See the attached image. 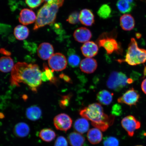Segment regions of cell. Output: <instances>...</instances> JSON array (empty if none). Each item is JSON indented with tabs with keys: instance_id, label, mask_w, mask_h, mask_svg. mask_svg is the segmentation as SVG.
Masks as SVG:
<instances>
[{
	"instance_id": "3",
	"label": "cell",
	"mask_w": 146,
	"mask_h": 146,
	"mask_svg": "<svg viewBox=\"0 0 146 146\" xmlns=\"http://www.w3.org/2000/svg\"><path fill=\"white\" fill-rule=\"evenodd\" d=\"M60 7L56 3L50 1L46 3L38 11L33 30L36 31L45 25L53 23Z\"/></svg>"
},
{
	"instance_id": "20",
	"label": "cell",
	"mask_w": 146,
	"mask_h": 146,
	"mask_svg": "<svg viewBox=\"0 0 146 146\" xmlns=\"http://www.w3.org/2000/svg\"><path fill=\"white\" fill-rule=\"evenodd\" d=\"M30 132V127L27 124L24 122L16 124L14 128V134L18 137H25L28 135Z\"/></svg>"
},
{
	"instance_id": "9",
	"label": "cell",
	"mask_w": 146,
	"mask_h": 146,
	"mask_svg": "<svg viewBox=\"0 0 146 146\" xmlns=\"http://www.w3.org/2000/svg\"><path fill=\"white\" fill-rule=\"evenodd\" d=\"M72 120L68 115L65 113L58 114L54 119V125L58 130L66 132L71 128Z\"/></svg>"
},
{
	"instance_id": "1",
	"label": "cell",
	"mask_w": 146,
	"mask_h": 146,
	"mask_svg": "<svg viewBox=\"0 0 146 146\" xmlns=\"http://www.w3.org/2000/svg\"><path fill=\"white\" fill-rule=\"evenodd\" d=\"M42 72L36 64L19 62L14 65L11 74V84L19 86L26 84L32 91L37 92L42 83Z\"/></svg>"
},
{
	"instance_id": "17",
	"label": "cell",
	"mask_w": 146,
	"mask_h": 146,
	"mask_svg": "<svg viewBox=\"0 0 146 146\" xmlns=\"http://www.w3.org/2000/svg\"><path fill=\"white\" fill-rule=\"evenodd\" d=\"M120 23L122 29L126 31L132 30L135 26L134 18L129 14H125L122 15L120 18Z\"/></svg>"
},
{
	"instance_id": "29",
	"label": "cell",
	"mask_w": 146,
	"mask_h": 146,
	"mask_svg": "<svg viewBox=\"0 0 146 146\" xmlns=\"http://www.w3.org/2000/svg\"><path fill=\"white\" fill-rule=\"evenodd\" d=\"M43 67L44 71L43 72H42L41 74L42 81H54L55 79H54V71L49 69L45 64H44Z\"/></svg>"
},
{
	"instance_id": "30",
	"label": "cell",
	"mask_w": 146,
	"mask_h": 146,
	"mask_svg": "<svg viewBox=\"0 0 146 146\" xmlns=\"http://www.w3.org/2000/svg\"><path fill=\"white\" fill-rule=\"evenodd\" d=\"M111 9L110 7L107 4H104L98 10V14L102 19H107L111 15Z\"/></svg>"
},
{
	"instance_id": "5",
	"label": "cell",
	"mask_w": 146,
	"mask_h": 146,
	"mask_svg": "<svg viewBox=\"0 0 146 146\" xmlns=\"http://www.w3.org/2000/svg\"><path fill=\"white\" fill-rule=\"evenodd\" d=\"M133 80L127 78L122 72H113L110 75L107 82V86L110 89L119 91L127 85L133 83Z\"/></svg>"
},
{
	"instance_id": "27",
	"label": "cell",
	"mask_w": 146,
	"mask_h": 146,
	"mask_svg": "<svg viewBox=\"0 0 146 146\" xmlns=\"http://www.w3.org/2000/svg\"><path fill=\"white\" fill-rule=\"evenodd\" d=\"M39 136L41 139L46 142H49L53 140L56 136L55 132L52 129H44L40 131Z\"/></svg>"
},
{
	"instance_id": "33",
	"label": "cell",
	"mask_w": 146,
	"mask_h": 146,
	"mask_svg": "<svg viewBox=\"0 0 146 146\" xmlns=\"http://www.w3.org/2000/svg\"><path fill=\"white\" fill-rule=\"evenodd\" d=\"M44 0H25V3L31 8H36L43 3Z\"/></svg>"
},
{
	"instance_id": "28",
	"label": "cell",
	"mask_w": 146,
	"mask_h": 146,
	"mask_svg": "<svg viewBox=\"0 0 146 146\" xmlns=\"http://www.w3.org/2000/svg\"><path fill=\"white\" fill-rule=\"evenodd\" d=\"M68 62L69 65L73 68L78 67L80 63V58L76 53L74 49H69L68 53Z\"/></svg>"
},
{
	"instance_id": "23",
	"label": "cell",
	"mask_w": 146,
	"mask_h": 146,
	"mask_svg": "<svg viewBox=\"0 0 146 146\" xmlns=\"http://www.w3.org/2000/svg\"><path fill=\"white\" fill-rule=\"evenodd\" d=\"M42 112L41 109L37 106H34L27 108L26 110L27 117L29 120L35 121L40 118Z\"/></svg>"
},
{
	"instance_id": "7",
	"label": "cell",
	"mask_w": 146,
	"mask_h": 146,
	"mask_svg": "<svg viewBox=\"0 0 146 146\" xmlns=\"http://www.w3.org/2000/svg\"><path fill=\"white\" fill-rule=\"evenodd\" d=\"M48 63L52 70L60 72L66 68L67 61L64 55L60 53H56L48 60Z\"/></svg>"
},
{
	"instance_id": "13",
	"label": "cell",
	"mask_w": 146,
	"mask_h": 146,
	"mask_svg": "<svg viewBox=\"0 0 146 146\" xmlns=\"http://www.w3.org/2000/svg\"><path fill=\"white\" fill-rule=\"evenodd\" d=\"M97 67L96 60L92 58H86L82 60L80 64V68L82 72L88 74L94 72Z\"/></svg>"
},
{
	"instance_id": "34",
	"label": "cell",
	"mask_w": 146,
	"mask_h": 146,
	"mask_svg": "<svg viewBox=\"0 0 146 146\" xmlns=\"http://www.w3.org/2000/svg\"><path fill=\"white\" fill-rule=\"evenodd\" d=\"M71 98V95L62 97V99L60 101V106L62 109L66 108L68 106Z\"/></svg>"
},
{
	"instance_id": "22",
	"label": "cell",
	"mask_w": 146,
	"mask_h": 146,
	"mask_svg": "<svg viewBox=\"0 0 146 146\" xmlns=\"http://www.w3.org/2000/svg\"><path fill=\"white\" fill-rule=\"evenodd\" d=\"M69 143L72 146H84L85 139L81 134L76 132L70 133L68 137Z\"/></svg>"
},
{
	"instance_id": "38",
	"label": "cell",
	"mask_w": 146,
	"mask_h": 146,
	"mask_svg": "<svg viewBox=\"0 0 146 146\" xmlns=\"http://www.w3.org/2000/svg\"><path fill=\"white\" fill-rule=\"evenodd\" d=\"M141 88L144 94H146V78L142 82Z\"/></svg>"
},
{
	"instance_id": "32",
	"label": "cell",
	"mask_w": 146,
	"mask_h": 146,
	"mask_svg": "<svg viewBox=\"0 0 146 146\" xmlns=\"http://www.w3.org/2000/svg\"><path fill=\"white\" fill-rule=\"evenodd\" d=\"M79 14L78 12H74L69 16L67 21L72 25H76L79 22Z\"/></svg>"
},
{
	"instance_id": "8",
	"label": "cell",
	"mask_w": 146,
	"mask_h": 146,
	"mask_svg": "<svg viewBox=\"0 0 146 146\" xmlns=\"http://www.w3.org/2000/svg\"><path fill=\"white\" fill-rule=\"evenodd\" d=\"M122 126L127 131L129 136H134L135 131L141 127V123L137 119L132 115L125 117L121 122Z\"/></svg>"
},
{
	"instance_id": "15",
	"label": "cell",
	"mask_w": 146,
	"mask_h": 146,
	"mask_svg": "<svg viewBox=\"0 0 146 146\" xmlns=\"http://www.w3.org/2000/svg\"><path fill=\"white\" fill-rule=\"evenodd\" d=\"M92 36L90 31L86 27H80L76 29L74 33V39L80 43H86L88 42Z\"/></svg>"
},
{
	"instance_id": "19",
	"label": "cell",
	"mask_w": 146,
	"mask_h": 146,
	"mask_svg": "<svg viewBox=\"0 0 146 146\" xmlns=\"http://www.w3.org/2000/svg\"><path fill=\"white\" fill-rule=\"evenodd\" d=\"M87 137L91 144L96 145L102 141L103 135L101 130L94 128L89 129L87 133Z\"/></svg>"
},
{
	"instance_id": "40",
	"label": "cell",
	"mask_w": 146,
	"mask_h": 146,
	"mask_svg": "<svg viewBox=\"0 0 146 146\" xmlns=\"http://www.w3.org/2000/svg\"><path fill=\"white\" fill-rule=\"evenodd\" d=\"M4 117V115L2 113H0V118H3Z\"/></svg>"
},
{
	"instance_id": "39",
	"label": "cell",
	"mask_w": 146,
	"mask_h": 146,
	"mask_svg": "<svg viewBox=\"0 0 146 146\" xmlns=\"http://www.w3.org/2000/svg\"><path fill=\"white\" fill-rule=\"evenodd\" d=\"M0 52L1 54L7 56H10L11 55V53L10 52H8V51H7L4 48L1 49L0 50Z\"/></svg>"
},
{
	"instance_id": "4",
	"label": "cell",
	"mask_w": 146,
	"mask_h": 146,
	"mask_svg": "<svg viewBox=\"0 0 146 146\" xmlns=\"http://www.w3.org/2000/svg\"><path fill=\"white\" fill-rule=\"evenodd\" d=\"M123 62L129 65L136 66L146 62V50L140 48L135 39L131 40Z\"/></svg>"
},
{
	"instance_id": "42",
	"label": "cell",
	"mask_w": 146,
	"mask_h": 146,
	"mask_svg": "<svg viewBox=\"0 0 146 146\" xmlns=\"http://www.w3.org/2000/svg\"><path fill=\"white\" fill-rule=\"evenodd\" d=\"M142 146V145H137V146Z\"/></svg>"
},
{
	"instance_id": "24",
	"label": "cell",
	"mask_w": 146,
	"mask_h": 146,
	"mask_svg": "<svg viewBox=\"0 0 146 146\" xmlns=\"http://www.w3.org/2000/svg\"><path fill=\"white\" fill-rule=\"evenodd\" d=\"M113 95L108 91L102 90L97 95V99L102 104L108 105L112 103Z\"/></svg>"
},
{
	"instance_id": "10",
	"label": "cell",
	"mask_w": 146,
	"mask_h": 146,
	"mask_svg": "<svg viewBox=\"0 0 146 146\" xmlns=\"http://www.w3.org/2000/svg\"><path fill=\"white\" fill-rule=\"evenodd\" d=\"M140 98V94L138 91L132 88L127 91L123 96L119 98L117 101L119 103L125 104L132 106L137 104Z\"/></svg>"
},
{
	"instance_id": "12",
	"label": "cell",
	"mask_w": 146,
	"mask_h": 146,
	"mask_svg": "<svg viewBox=\"0 0 146 146\" xmlns=\"http://www.w3.org/2000/svg\"><path fill=\"white\" fill-rule=\"evenodd\" d=\"M36 16L32 10L24 9L20 13L19 21L23 25H28L33 23L36 21Z\"/></svg>"
},
{
	"instance_id": "6",
	"label": "cell",
	"mask_w": 146,
	"mask_h": 146,
	"mask_svg": "<svg viewBox=\"0 0 146 146\" xmlns=\"http://www.w3.org/2000/svg\"><path fill=\"white\" fill-rule=\"evenodd\" d=\"M98 43L99 46L103 47L108 54H112L114 52L119 54L121 52L119 44L114 38L104 36L100 38Z\"/></svg>"
},
{
	"instance_id": "35",
	"label": "cell",
	"mask_w": 146,
	"mask_h": 146,
	"mask_svg": "<svg viewBox=\"0 0 146 146\" xmlns=\"http://www.w3.org/2000/svg\"><path fill=\"white\" fill-rule=\"evenodd\" d=\"M54 146H68V142L64 137L60 136L55 142Z\"/></svg>"
},
{
	"instance_id": "41",
	"label": "cell",
	"mask_w": 146,
	"mask_h": 146,
	"mask_svg": "<svg viewBox=\"0 0 146 146\" xmlns=\"http://www.w3.org/2000/svg\"><path fill=\"white\" fill-rule=\"evenodd\" d=\"M51 1V0H44L46 3H47V2Z\"/></svg>"
},
{
	"instance_id": "14",
	"label": "cell",
	"mask_w": 146,
	"mask_h": 146,
	"mask_svg": "<svg viewBox=\"0 0 146 146\" xmlns=\"http://www.w3.org/2000/svg\"><path fill=\"white\" fill-rule=\"evenodd\" d=\"M82 53L87 58H91L98 54V47L97 44L93 41L85 43L81 47Z\"/></svg>"
},
{
	"instance_id": "2",
	"label": "cell",
	"mask_w": 146,
	"mask_h": 146,
	"mask_svg": "<svg viewBox=\"0 0 146 146\" xmlns=\"http://www.w3.org/2000/svg\"><path fill=\"white\" fill-rule=\"evenodd\" d=\"M80 114L82 117L91 121L93 126L103 132L107 130L114 123L115 117L104 113L103 109L99 104H91L81 110Z\"/></svg>"
},
{
	"instance_id": "36",
	"label": "cell",
	"mask_w": 146,
	"mask_h": 146,
	"mask_svg": "<svg viewBox=\"0 0 146 146\" xmlns=\"http://www.w3.org/2000/svg\"><path fill=\"white\" fill-rule=\"evenodd\" d=\"M112 112L113 114L115 115H119L121 113V107L118 104L115 105L113 107Z\"/></svg>"
},
{
	"instance_id": "37",
	"label": "cell",
	"mask_w": 146,
	"mask_h": 146,
	"mask_svg": "<svg viewBox=\"0 0 146 146\" xmlns=\"http://www.w3.org/2000/svg\"><path fill=\"white\" fill-rule=\"evenodd\" d=\"M60 77L63 79L64 81L67 83H71L72 82L71 78L69 76L63 74H61L60 75Z\"/></svg>"
},
{
	"instance_id": "18",
	"label": "cell",
	"mask_w": 146,
	"mask_h": 146,
	"mask_svg": "<svg viewBox=\"0 0 146 146\" xmlns=\"http://www.w3.org/2000/svg\"><path fill=\"white\" fill-rule=\"evenodd\" d=\"M116 6L119 11L122 13L131 12L135 6L134 0H118Z\"/></svg>"
},
{
	"instance_id": "26",
	"label": "cell",
	"mask_w": 146,
	"mask_h": 146,
	"mask_svg": "<svg viewBox=\"0 0 146 146\" xmlns=\"http://www.w3.org/2000/svg\"><path fill=\"white\" fill-rule=\"evenodd\" d=\"M14 34L16 39L23 40L28 37L29 31L28 28L24 25H18L15 28Z\"/></svg>"
},
{
	"instance_id": "25",
	"label": "cell",
	"mask_w": 146,
	"mask_h": 146,
	"mask_svg": "<svg viewBox=\"0 0 146 146\" xmlns=\"http://www.w3.org/2000/svg\"><path fill=\"white\" fill-rule=\"evenodd\" d=\"M74 127L78 133L83 134L89 130V124L86 119L83 118H78L75 122Z\"/></svg>"
},
{
	"instance_id": "31",
	"label": "cell",
	"mask_w": 146,
	"mask_h": 146,
	"mask_svg": "<svg viewBox=\"0 0 146 146\" xmlns=\"http://www.w3.org/2000/svg\"><path fill=\"white\" fill-rule=\"evenodd\" d=\"M119 144L117 139L112 136L106 138L103 142L104 146H119Z\"/></svg>"
},
{
	"instance_id": "21",
	"label": "cell",
	"mask_w": 146,
	"mask_h": 146,
	"mask_svg": "<svg viewBox=\"0 0 146 146\" xmlns=\"http://www.w3.org/2000/svg\"><path fill=\"white\" fill-rule=\"evenodd\" d=\"M13 60L9 56L0 58V71L4 73L11 72L14 66Z\"/></svg>"
},
{
	"instance_id": "11",
	"label": "cell",
	"mask_w": 146,
	"mask_h": 146,
	"mask_svg": "<svg viewBox=\"0 0 146 146\" xmlns=\"http://www.w3.org/2000/svg\"><path fill=\"white\" fill-rule=\"evenodd\" d=\"M52 45L48 43H43L39 45L37 49L38 56L43 60H49L54 54Z\"/></svg>"
},
{
	"instance_id": "16",
	"label": "cell",
	"mask_w": 146,
	"mask_h": 146,
	"mask_svg": "<svg viewBox=\"0 0 146 146\" xmlns=\"http://www.w3.org/2000/svg\"><path fill=\"white\" fill-rule=\"evenodd\" d=\"M79 21L82 24L86 26H92L95 21L94 14L89 9H83L80 13Z\"/></svg>"
}]
</instances>
